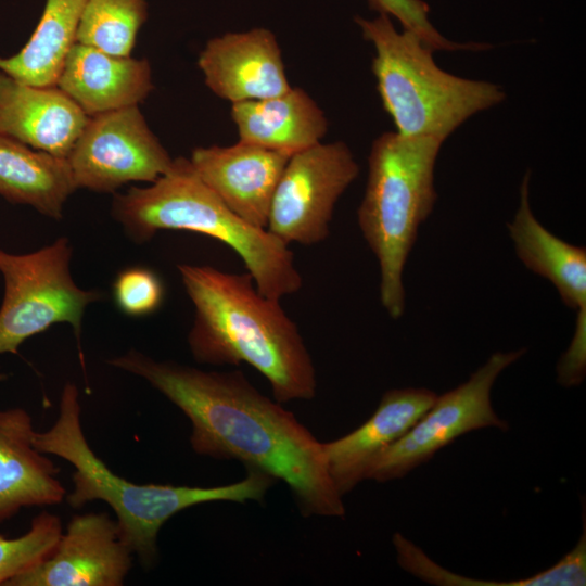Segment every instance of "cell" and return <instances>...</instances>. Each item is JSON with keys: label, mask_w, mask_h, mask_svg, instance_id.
Segmentation results:
<instances>
[{"label": "cell", "mask_w": 586, "mask_h": 586, "mask_svg": "<svg viewBox=\"0 0 586 586\" xmlns=\"http://www.w3.org/2000/svg\"><path fill=\"white\" fill-rule=\"evenodd\" d=\"M66 158L77 189L101 193L154 182L174 163L138 105L89 117Z\"/></svg>", "instance_id": "10"}, {"label": "cell", "mask_w": 586, "mask_h": 586, "mask_svg": "<svg viewBox=\"0 0 586 586\" xmlns=\"http://www.w3.org/2000/svg\"><path fill=\"white\" fill-rule=\"evenodd\" d=\"M358 175V163L343 141L293 154L276 187L266 229L288 245L324 241L339 199Z\"/></svg>", "instance_id": "9"}, {"label": "cell", "mask_w": 586, "mask_h": 586, "mask_svg": "<svg viewBox=\"0 0 586 586\" xmlns=\"http://www.w3.org/2000/svg\"><path fill=\"white\" fill-rule=\"evenodd\" d=\"M7 378H8V374L0 370V382L7 380Z\"/></svg>", "instance_id": "26"}, {"label": "cell", "mask_w": 586, "mask_h": 586, "mask_svg": "<svg viewBox=\"0 0 586 586\" xmlns=\"http://www.w3.org/2000/svg\"><path fill=\"white\" fill-rule=\"evenodd\" d=\"M132 555L110 514H75L49 557L5 586H120Z\"/></svg>", "instance_id": "12"}, {"label": "cell", "mask_w": 586, "mask_h": 586, "mask_svg": "<svg viewBox=\"0 0 586 586\" xmlns=\"http://www.w3.org/2000/svg\"><path fill=\"white\" fill-rule=\"evenodd\" d=\"M444 141L396 131L374 139L358 225L380 268V301L392 319L405 310L403 271L420 225L437 199L434 170Z\"/></svg>", "instance_id": "5"}, {"label": "cell", "mask_w": 586, "mask_h": 586, "mask_svg": "<svg viewBox=\"0 0 586 586\" xmlns=\"http://www.w3.org/2000/svg\"><path fill=\"white\" fill-rule=\"evenodd\" d=\"M72 254L66 237L22 255L0 249V273L4 281L0 354H17L27 339L55 323H68L86 372L80 341L82 317L88 305L103 295L98 290H84L75 283L69 270Z\"/></svg>", "instance_id": "7"}, {"label": "cell", "mask_w": 586, "mask_h": 586, "mask_svg": "<svg viewBox=\"0 0 586 586\" xmlns=\"http://www.w3.org/2000/svg\"><path fill=\"white\" fill-rule=\"evenodd\" d=\"M62 533L61 519L42 511L23 535L15 538L0 535V585H7L48 558Z\"/></svg>", "instance_id": "23"}, {"label": "cell", "mask_w": 586, "mask_h": 586, "mask_svg": "<svg viewBox=\"0 0 586 586\" xmlns=\"http://www.w3.org/2000/svg\"><path fill=\"white\" fill-rule=\"evenodd\" d=\"M198 66L207 88L231 104L291 89L277 37L263 27L209 39L199 54Z\"/></svg>", "instance_id": "13"}, {"label": "cell", "mask_w": 586, "mask_h": 586, "mask_svg": "<svg viewBox=\"0 0 586 586\" xmlns=\"http://www.w3.org/2000/svg\"><path fill=\"white\" fill-rule=\"evenodd\" d=\"M146 18V0H86L76 42L129 56Z\"/></svg>", "instance_id": "22"}, {"label": "cell", "mask_w": 586, "mask_h": 586, "mask_svg": "<svg viewBox=\"0 0 586 586\" xmlns=\"http://www.w3.org/2000/svg\"><path fill=\"white\" fill-rule=\"evenodd\" d=\"M355 23L374 48L371 68L377 89L399 135L445 141L470 117L505 100L497 84L442 69L434 51L412 31H398L391 16H356Z\"/></svg>", "instance_id": "6"}, {"label": "cell", "mask_w": 586, "mask_h": 586, "mask_svg": "<svg viewBox=\"0 0 586 586\" xmlns=\"http://www.w3.org/2000/svg\"><path fill=\"white\" fill-rule=\"evenodd\" d=\"M526 352L495 353L464 383L437 396L428 411L369 466L366 480L402 479L458 437L484 428L507 431L494 410L491 391L498 375Z\"/></svg>", "instance_id": "8"}, {"label": "cell", "mask_w": 586, "mask_h": 586, "mask_svg": "<svg viewBox=\"0 0 586 586\" xmlns=\"http://www.w3.org/2000/svg\"><path fill=\"white\" fill-rule=\"evenodd\" d=\"M290 157L239 140L228 146L196 148L189 161L235 215L266 229L275 190Z\"/></svg>", "instance_id": "14"}, {"label": "cell", "mask_w": 586, "mask_h": 586, "mask_svg": "<svg viewBox=\"0 0 586 586\" xmlns=\"http://www.w3.org/2000/svg\"><path fill=\"white\" fill-rule=\"evenodd\" d=\"M117 307L128 316L141 317L155 311L164 300L161 278L145 267H130L120 271L113 284Z\"/></svg>", "instance_id": "25"}, {"label": "cell", "mask_w": 586, "mask_h": 586, "mask_svg": "<svg viewBox=\"0 0 586 586\" xmlns=\"http://www.w3.org/2000/svg\"><path fill=\"white\" fill-rule=\"evenodd\" d=\"M59 416L44 432H36L34 446L43 454L69 462L73 491L65 496L72 508L101 500L116 514L122 539L144 568H152L158 558L157 535L162 526L180 511L206 502L262 501L276 480L268 474L247 469L244 479L211 487L136 484L114 473L99 458L84 434L79 393L67 382L61 393Z\"/></svg>", "instance_id": "3"}, {"label": "cell", "mask_w": 586, "mask_h": 586, "mask_svg": "<svg viewBox=\"0 0 586 586\" xmlns=\"http://www.w3.org/2000/svg\"><path fill=\"white\" fill-rule=\"evenodd\" d=\"M89 116L56 86L21 82L0 71V133L66 158Z\"/></svg>", "instance_id": "16"}, {"label": "cell", "mask_w": 586, "mask_h": 586, "mask_svg": "<svg viewBox=\"0 0 586 586\" xmlns=\"http://www.w3.org/2000/svg\"><path fill=\"white\" fill-rule=\"evenodd\" d=\"M107 364L142 378L184 413L198 455L237 460L284 482L305 517L345 514L322 443L243 372L205 371L135 348Z\"/></svg>", "instance_id": "1"}, {"label": "cell", "mask_w": 586, "mask_h": 586, "mask_svg": "<svg viewBox=\"0 0 586 586\" xmlns=\"http://www.w3.org/2000/svg\"><path fill=\"white\" fill-rule=\"evenodd\" d=\"M239 140L292 156L321 142L329 123L302 88L262 100L231 104Z\"/></svg>", "instance_id": "19"}, {"label": "cell", "mask_w": 586, "mask_h": 586, "mask_svg": "<svg viewBox=\"0 0 586 586\" xmlns=\"http://www.w3.org/2000/svg\"><path fill=\"white\" fill-rule=\"evenodd\" d=\"M112 216L135 243L150 241L160 230H186L227 244L266 297L280 301L303 285L289 245L235 215L200 179L189 158H174L150 187L115 194Z\"/></svg>", "instance_id": "4"}, {"label": "cell", "mask_w": 586, "mask_h": 586, "mask_svg": "<svg viewBox=\"0 0 586 586\" xmlns=\"http://www.w3.org/2000/svg\"><path fill=\"white\" fill-rule=\"evenodd\" d=\"M436 397L428 388L390 390L365 423L335 441L322 443L329 474L341 496L366 480L371 462L400 438Z\"/></svg>", "instance_id": "15"}, {"label": "cell", "mask_w": 586, "mask_h": 586, "mask_svg": "<svg viewBox=\"0 0 586 586\" xmlns=\"http://www.w3.org/2000/svg\"><path fill=\"white\" fill-rule=\"evenodd\" d=\"M530 177L527 171L508 230L520 260L549 280L562 302L576 311L573 339L557 366L558 382L565 387L576 386L586 373V251L559 239L535 218L528 200Z\"/></svg>", "instance_id": "11"}, {"label": "cell", "mask_w": 586, "mask_h": 586, "mask_svg": "<svg viewBox=\"0 0 586 586\" xmlns=\"http://www.w3.org/2000/svg\"><path fill=\"white\" fill-rule=\"evenodd\" d=\"M85 2L46 0L29 40L18 53L0 58V71L24 84L55 86L65 59L76 43Z\"/></svg>", "instance_id": "21"}, {"label": "cell", "mask_w": 586, "mask_h": 586, "mask_svg": "<svg viewBox=\"0 0 586 586\" xmlns=\"http://www.w3.org/2000/svg\"><path fill=\"white\" fill-rule=\"evenodd\" d=\"M75 190L67 158L0 133V195L60 219L65 202Z\"/></svg>", "instance_id": "20"}, {"label": "cell", "mask_w": 586, "mask_h": 586, "mask_svg": "<svg viewBox=\"0 0 586 586\" xmlns=\"http://www.w3.org/2000/svg\"><path fill=\"white\" fill-rule=\"evenodd\" d=\"M35 429L23 408L0 410V522L22 508L61 504L60 468L33 444Z\"/></svg>", "instance_id": "18"}, {"label": "cell", "mask_w": 586, "mask_h": 586, "mask_svg": "<svg viewBox=\"0 0 586 586\" xmlns=\"http://www.w3.org/2000/svg\"><path fill=\"white\" fill-rule=\"evenodd\" d=\"M194 307L189 349L200 364H247L270 383L279 403L309 400L316 370L296 323L279 301L264 296L252 276L212 266L177 267Z\"/></svg>", "instance_id": "2"}, {"label": "cell", "mask_w": 586, "mask_h": 586, "mask_svg": "<svg viewBox=\"0 0 586 586\" xmlns=\"http://www.w3.org/2000/svg\"><path fill=\"white\" fill-rule=\"evenodd\" d=\"M55 86L89 117L138 105L154 89L146 59L113 55L79 42L69 50Z\"/></svg>", "instance_id": "17"}, {"label": "cell", "mask_w": 586, "mask_h": 586, "mask_svg": "<svg viewBox=\"0 0 586 586\" xmlns=\"http://www.w3.org/2000/svg\"><path fill=\"white\" fill-rule=\"evenodd\" d=\"M370 9L395 17L403 29L412 31L433 51L480 50L485 44L458 43L444 37L429 18L430 8L423 0H367Z\"/></svg>", "instance_id": "24"}]
</instances>
